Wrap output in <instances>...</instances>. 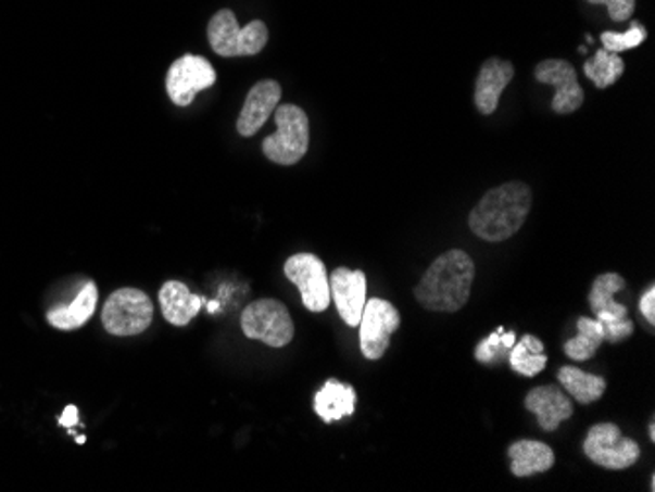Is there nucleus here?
<instances>
[{
  "label": "nucleus",
  "instance_id": "24",
  "mask_svg": "<svg viewBox=\"0 0 655 492\" xmlns=\"http://www.w3.org/2000/svg\"><path fill=\"white\" fill-rule=\"evenodd\" d=\"M587 77L595 83L599 89H606L610 85H615L616 79L625 73V61L618 58V53L613 51L596 50L595 58L587 61L585 67Z\"/></svg>",
  "mask_w": 655,
  "mask_h": 492
},
{
  "label": "nucleus",
  "instance_id": "19",
  "mask_svg": "<svg viewBox=\"0 0 655 492\" xmlns=\"http://www.w3.org/2000/svg\"><path fill=\"white\" fill-rule=\"evenodd\" d=\"M511 471L515 477H532L536 472L552 469L555 463L554 450L534 440H520L508 447Z\"/></svg>",
  "mask_w": 655,
  "mask_h": 492
},
{
  "label": "nucleus",
  "instance_id": "9",
  "mask_svg": "<svg viewBox=\"0 0 655 492\" xmlns=\"http://www.w3.org/2000/svg\"><path fill=\"white\" fill-rule=\"evenodd\" d=\"M287 279L297 285L303 304L311 312H324L330 306V279L324 263L313 253H297L285 263Z\"/></svg>",
  "mask_w": 655,
  "mask_h": 492
},
{
  "label": "nucleus",
  "instance_id": "23",
  "mask_svg": "<svg viewBox=\"0 0 655 492\" xmlns=\"http://www.w3.org/2000/svg\"><path fill=\"white\" fill-rule=\"evenodd\" d=\"M625 285V279L616 273H605V275L596 277L591 294H589L591 311L595 314L610 312V314H618V316H628V308L625 304L615 301L616 292L622 291Z\"/></svg>",
  "mask_w": 655,
  "mask_h": 492
},
{
  "label": "nucleus",
  "instance_id": "2",
  "mask_svg": "<svg viewBox=\"0 0 655 492\" xmlns=\"http://www.w3.org/2000/svg\"><path fill=\"white\" fill-rule=\"evenodd\" d=\"M530 209L532 192L525 182H506L487 191L469 214V226L481 240H508L525 226Z\"/></svg>",
  "mask_w": 655,
  "mask_h": 492
},
{
  "label": "nucleus",
  "instance_id": "15",
  "mask_svg": "<svg viewBox=\"0 0 655 492\" xmlns=\"http://www.w3.org/2000/svg\"><path fill=\"white\" fill-rule=\"evenodd\" d=\"M515 77V67L511 61L487 60L481 67L475 85V104L484 116L493 114L501 101V94Z\"/></svg>",
  "mask_w": 655,
  "mask_h": 492
},
{
  "label": "nucleus",
  "instance_id": "27",
  "mask_svg": "<svg viewBox=\"0 0 655 492\" xmlns=\"http://www.w3.org/2000/svg\"><path fill=\"white\" fill-rule=\"evenodd\" d=\"M596 320L601 321L606 342L618 343L634 333V324L628 316H618L610 312H599Z\"/></svg>",
  "mask_w": 655,
  "mask_h": 492
},
{
  "label": "nucleus",
  "instance_id": "8",
  "mask_svg": "<svg viewBox=\"0 0 655 492\" xmlns=\"http://www.w3.org/2000/svg\"><path fill=\"white\" fill-rule=\"evenodd\" d=\"M401 326V314L393 304L383 299H371L365 302L362 320H360V348L367 359H381L391 336Z\"/></svg>",
  "mask_w": 655,
  "mask_h": 492
},
{
  "label": "nucleus",
  "instance_id": "17",
  "mask_svg": "<svg viewBox=\"0 0 655 492\" xmlns=\"http://www.w3.org/2000/svg\"><path fill=\"white\" fill-rule=\"evenodd\" d=\"M202 302L204 301L201 297L192 294L189 287L179 281H167L160 291V304L165 320L179 328L187 326L199 314Z\"/></svg>",
  "mask_w": 655,
  "mask_h": 492
},
{
  "label": "nucleus",
  "instance_id": "29",
  "mask_svg": "<svg viewBox=\"0 0 655 492\" xmlns=\"http://www.w3.org/2000/svg\"><path fill=\"white\" fill-rule=\"evenodd\" d=\"M640 311L645 316V320L650 321L652 326L655 324V287H650L647 291L642 294V301H640Z\"/></svg>",
  "mask_w": 655,
  "mask_h": 492
},
{
  "label": "nucleus",
  "instance_id": "12",
  "mask_svg": "<svg viewBox=\"0 0 655 492\" xmlns=\"http://www.w3.org/2000/svg\"><path fill=\"white\" fill-rule=\"evenodd\" d=\"M365 291H367V281L363 272H350L345 267H338L330 277V294L342 320L352 328H357L362 320L363 308L367 302Z\"/></svg>",
  "mask_w": 655,
  "mask_h": 492
},
{
  "label": "nucleus",
  "instance_id": "5",
  "mask_svg": "<svg viewBox=\"0 0 655 492\" xmlns=\"http://www.w3.org/2000/svg\"><path fill=\"white\" fill-rule=\"evenodd\" d=\"M101 318L104 330L112 336H138L152 324L153 302L140 289H118L109 297Z\"/></svg>",
  "mask_w": 655,
  "mask_h": 492
},
{
  "label": "nucleus",
  "instance_id": "21",
  "mask_svg": "<svg viewBox=\"0 0 655 492\" xmlns=\"http://www.w3.org/2000/svg\"><path fill=\"white\" fill-rule=\"evenodd\" d=\"M577 328H579V333L575 336L574 340L565 343L564 352L574 362H587L595 355L601 343L605 342V332H603L601 321L591 320V318H579Z\"/></svg>",
  "mask_w": 655,
  "mask_h": 492
},
{
  "label": "nucleus",
  "instance_id": "20",
  "mask_svg": "<svg viewBox=\"0 0 655 492\" xmlns=\"http://www.w3.org/2000/svg\"><path fill=\"white\" fill-rule=\"evenodd\" d=\"M557 379L564 384L565 391L581 404H591L605 394L606 381L603 377L589 375L577 367H564L557 373Z\"/></svg>",
  "mask_w": 655,
  "mask_h": 492
},
{
  "label": "nucleus",
  "instance_id": "25",
  "mask_svg": "<svg viewBox=\"0 0 655 492\" xmlns=\"http://www.w3.org/2000/svg\"><path fill=\"white\" fill-rule=\"evenodd\" d=\"M515 342V332H504L503 328H499L496 332L491 333L487 340L477 345L475 357H477V362L484 363V365L501 362L511 353Z\"/></svg>",
  "mask_w": 655,
  "mask_h": 492
},
{
  "label": "nucleus",
  "instance_id": "14",
  "mask_svg": "<svg viewBox=\"0 0 655 492\" xmlns=\"http://www.w3.org/2000/svg\"><path fill=\"white\" fill-rule=\"evenodd\" d=\"M526 408L538 416V424L545 432H554L559 424L574 416V404L557 387H536L526 396Z\"/></svg>",
  "mask_w": 655,
  "mask_h": 492
},
{
  "label": "nucleus",
  "instance_id": "22",
  "mask_svg": "<svg viewBox=\"0 0 655 492\" xmlns=\"http://www.w3.org/2000/svg\"><path fill=\"white\" fill-rule=\"evenodd\" d=\"M508 359H511L513 371L522 377H534L538 373L544 371L545 365H547L544 343L534 336H525L520 342L515 343L508 353Z\"/></svg>",
  "mask_w": 655,
  "mask_h": 492
},
{
  "label": "nucleus",
  "instance_id": "6",
  "mask_svg": "<svg viewBox=\"0 0 655 492\" xmlns=\"http://www.w3.org/2000/svg\"><path fill=\"white\" fill-rule=\"evenodd\" d=\"M242 330L250 340H262L269 348H285L293 340L294 324L282 302L262 299L243 311Z\"/></svg>",
  "mask_w": 655,
  "mask_h": 492
},
{
  "label": "nucleus",
  "instance_id": "28",
  "mask_svg": "<svg viewBox=\"0 0 655 492\" xmlns=\"http://www.w3.org/2000/svg\"><path fill=\"white\" fill-rule=\"evenodd\" d=\"M591 4H605L610 18L616 22L628 21L634 14L635 0H587Z\"/></svg>",
  "mask_w": 655,
  "mask_h": 492
},
{
  "label": "nucleus",
  "instance_id": "7",
  "mask_svg": "<svg viewBox=\"0 0 655 492\" xmlns=\"http://www.w3.org/2000/svg\"><path fill=\"white\" fill-rule=\"evenodd\" d=\"M583 450L595 465L613 471L628 469L640 459V445L634 440L625 438L615 424L593 426L587 433Z\"/></svg>",
  "mask_w": 655,
  "mask_h": 492
},
{
  "label": "nucleus",
  "instance_id": "4",
  "mask_svg": "<svg viewBox=\"0 0 655 492\" xmlns=\"http://www.w3.org/2000/svg\"><path fill=\"white\" fill-rule=\"evenodd\" d=\"M269 30L262 21H253L240 28L232 11L224 9L212 16L209 24V41L214 53L223 58L257 55L267 46Z\"/></svg>",
  "mask_w": 655,
  "mask_h": 492
},
{
  "label": "nucleus",
  "instance_id": "3",
  "mask_svg": "<svg viewBox=\"0 0 655 492\" xmlns=\"http://www.w3.org/2000/svg\"><path fill=\"white\" fill-rule=\"evenodd\" d=\"M277 131L263 141V153L277 165H294L303 160L308 150L311 128L308 116L294 104H282L275 109Z\"/></svg>",
  "mask_w": 655,
  "mask_h": 492
},
{
  "label": "nucleus",
  "instance_id": "1",
  "mask_svg": "<svg viewBox=\"0 0 655 492\" xmlns=\"http://www.w3.org/2000/svg\"><path fill=\"white\" fill-rule=\"evenodd\" d=\"M475 279L474 260L452 250L440 255L414 289L416 301L432 312H457L469 301Z\"/></svg>",
  "mask_w": 655,
  "mask_h": 492
},
{
  "label": "nucleus",
  "instance_id": "10",
  "mask_svg": "<svg viewBox=\"0 0 655 492\" xmlns=\"http://www.w3.org/2000/svg\"><path fill=\"white\" fill-rule=\"evenodd\" d=\"M216 83V71L211 61L201 55H182L167 71V94L177 106H191L194 97Z\"/></svg>",
  "mask_w": 655,
  "mask_h": 492
},
{
  "label": "nucleus",
  "instance_id": "16",
  "mask_svg": "<svg viewBox=\"0 0 655 492\" xmlns=\"http://www.w3.org/2000/svg\"><path fill=\"white\" fill-rule=\"evenodd\" d=\"M97 301H99L97 285L92 281L85 282L81 291L75 294V299L70 304L51 308L46 318L53 328L63 330V332L77 330V328H81L83 324L91 320L92 314L97 311Z\"/></svg>",
  "mask_w": 655,
  "mask_h": 492
},
{
  "label": "nucleus",
  "instance_id": "11",
  "mask_svg": "<svg viewBox=\"0 0 655 492\" xmlns=\"http://www.w3.org/2000/svg\"><path fill=\"white\" fill-rule=\"evenodd\" d=\"M536 79L544 85H554V101L552 111L557 114H571L583 104V89L577 80V71L571 63L564 60H545L538 63L534 71Z\"/></svg>",
  "mask_w": 655,
  "mask_h": 492
},
{
  "label": "nucleus",
  "instance_id": "31",
  "mask_svg": "<svg viewBox=\"0 0 655 492\" xmlns=\"http://www.w3.org/2000/svg\"><path fill=\"white\" fill-rule=\"evenodd\" d=\"M650 438H652V440H655L654 422H650Z\"/></svg>",
  "mask_w": 655,
  "mask_h": 492
},
{
  "label": "nucleus",
  "instance_id": "13",
  "mask_svg": "<svg viewBox=\"0 0 655 492\" xmlns=\"http://www.w3.org/2000/svg\"><path fill=\"white\" fill-rule=\"evenodd\" d=\"M279 101H281V85L277 80H260L257 85H253L252 91L245 97L242 114L236 124L240 136L250 138L253 134H257L260 128H263V124L269 121L272 112L279 106Z\"/></svg>",
  "mask_w": 655,
  "mask_h": 492
},
{
  "label": "nucleus",
  "instance_id": "30",
  "mask_svg": "<svg viewBox=\"0 0 655 492\" xmlns=\"http://www.w3.org/2000/svg\"><path fill=\"white\" fill-rule=\"evenodd\" d=\"M79 420V416H77V408L75 406H67V411L63 413L61 416V426H75Z\"/></svg>",
  "mask_w": 655,
  "mask_h": 492
},
{
  "label": "nucleus",
  "instance_id": "18",
  "mask_svg": "<svg viewBox=\"0 0 655 492\" xmlns=\"http://www.w3.org/2000/svg\"><path fill=\"white\" fill-rule=\"evenodd\" d=\"M353 411H355V391L352 384L328 379L323 389L314 394V413L318 414L326 424L338 422L343 416H352Z\"/></svg>",
  "mask_w": 655,
  "mask_h": 492
},
{
  "label": "nucleus",
  "instance_id": "26",
  "mask_svg": "<svg viewBox=\"0 0 655 492\" xmlns=\"http://www.w3.org/2000/svg\"><path fill=\"white\" fill-rule=\"evenodd\" d=\"M645 38H647V31H645L644 26L640 22L635 21L630 24V30L628 31H605L601 36L605 50L613 51V53L638 48Z\"/></svg>",
  "mask_w": 655,
  "mask_h": 492
}]
</instances>
